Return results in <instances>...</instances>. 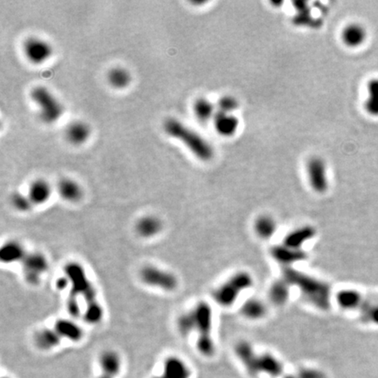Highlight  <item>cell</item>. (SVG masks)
Here are the masks:
<instances>
[{"mask_svg": "<svg viewBox=\"0 0 378 378\" xmlns=\"http://www.w3.org/2000/svg\"><path fill=\"white\" fill-rule=\"evenodd\" d=\"M164 130L170 137L182 142L201 160L208 161L213 158V148L206 141V139L178 119H166L164 123Z\"/></svg>", "mask_w": 378, "mask_h": 378, "instance_id": "3957f363", "label": "cell"}, {"mask_svg": "<svg viewBox=\"0 0 378 378\" xmlns=\"http://www.w3.org/2000/svg\"><path fill=\"white\" fill-rule=\"evenodd\" d=\"M1 378H12V377H11V376H8V375H3V376H2V377Z\"/></svg>", "mask_w": 378, "mask_h": 378, "instance_id": "e575fe53", "label": "cell"}, {"mask_svg": "<svg viewBox=\"0 0 378 378\" xmlns=\"http://www.w3.org/2000/svg\"><path fill=\"white\" fill-rule=\"evenodd\" d=\"M293 250L294 249H291V248L287 247L285 245L284 248H275L272 251V255L274 256V258H277V260L282 262V263H285V264H290V263H293V262L302 260V258H304L303 253L299 252V251H293Z\"/></svg>", "mask_w": 378, "mask_h": 378, "instance_id": "484cf974", "label": "cell"}, {"mask_svg": "<svg viewBox=\"0 0 378 378\" xmlns=\"http://www.w3.org/2000/svg\"><path fill=\"white\" fill-rule=\"evenodd\" d=\"M62 337L53 327H42L36 331L34 336L35 346L42 351L55 349L62 344Z\"/></svg>", "mask_w": 378, "mask_h": 378, "instance_id": "9a60e30c", "label": "cell"}, {"mask_svg": "<svg viewBox=\"0 0 378 378\" xmlns=\"http://www.w3.org/2000/svg\"><path fill=\"white\" fill-rule=\"evenodd\" d=\"M194 112L196 117L202 122H207L211 117H215V108L209 100L200 98L194 103Z\"/></svg>", "mask_w": 378, "mask_h": 378, "instance_id": "d4e9b609", "label": "cell"}, {"mask_svg": "<svg viewBox=\"0 0 378 378\" xmlns=\"http://www.w3.org/2000/svg\"><path fill=\"white\" fill-rule=\"evenodd\" d=\"M285 277L286 282L299 286L302 295L309 302L320 309H327L328 307L330 292L325 283L292 270H285Z\"/></svg>", "mask_w": 378, "mask_h": 378, "instance_id": "277c9868", "label": "cell"}, {"mask_svg": "<svg viewBox=\"0 0 378 378\" xmlns=\"http://www.w3.org/2000/svg\"><path fill=\"white\" fill-rule=\"evenodd\" d=\"M361 297L359 293L352 290L341 291L338 294V302L340 306L346 309H352L359 305Z\"/></svg>", "mask_w": 378, "mask_h": 378, "instance_id": "4316f807", "label": "cell"}, {"mask_svg": "<svg viewBox=\"0 0 378 378\" xmlns=\"http://www.w3.org/2000/svg\"><path fill=\"white\" fill-rule=\"evenodd\" d=\"M90 136V128L88 124L76 121L69 124L66 130V138L75 145H80L88 140Z\"/></svg>", "mask_w": 378, "mask_h": 378, "instance_id": "44dd1931", "label": "cell"}, {"mask_svg": "<svg viewBox=\"0 0 378 378\" xmlns=\"http://www.w3.org/2000/svg\"><path fill=\"white\" fill-rule=\"evenodd\" d=\"M63 274L69 285L67 310L69 315L82 318L90 325H96L103 320L104 310L98 299L96 286L87 274L86 270L78 262L67 263Z\"/></svg>", "mask_w": 378, "mask_h": 378, "instance_id": "6da1fadb", "label": "cell"}, {"mask_svg": "<svg viewBox=\"0 0 378 378\" xmlns=\"http://www.w3.org/2000/svg\"><path fill=\"white\" fill-rule=\"evenodd\" d=\"M214 124L219 134L224 137H231L237 132L239 120L232 114L218 111L214 117Z\"/></svg>", "mask_w": 378, "mask_h": 378, "instance_id": "ac0fdd59", "label": "cell"}, {"mask_svg": "<svg viewBox=\"0 0 378 378\" xmlns=\"http://www.w3.org/2000/svg\"><path fill=\"white\" fill-rule=\"evenodd\" d=\"M307 174L310 185L318 193L327 188V166L322 158L313 157L307 163Z\"/></svg>", "mask_w": 378, "mask_h": 378, "instance_id": "30bf717a", "label": "cell"}, {"mask_svg": "<svg viewBox=\"0 0 378 378\" xmlns=\"http://www.w3.org/2000/svg\"><path fill=\"white\" fill-rule=\"evenodd\" d=\"M138 275L142 284L150 288L171 292L178 286L175 274L157 265H145L140 269Z\"/></svg>", "mask_w": 378, "mask_h": 378, "instance_id": "8992f818", "label": "cell"}, {"mask_svg": "<svg viewBox=\"0 0 378 378\" xmlns=\"http://www.w3.org/2000/svg\"><path fill=\"white\" fill-rule=\"evenodd\" d=\"M368 96L365 101L366 112L371 117H378V78H373L367 83Z\"/></svg>", "mask_w": 378, "mask_h": 378, "instance_id": "7402d4cb", "label": "cell"}, {"mask_svg": "<svg viewBox=\"0 0 378 378\" xmlns=\"http://www.w3.org/2000/svg\"><path fill=\"white\" fill-rule=\"evenodd\" d=\"M58 193L62 199L70 203H78L83 196L82 186L76 180L69 178L60 180Z\"/></svg>", "mask_w": 378, "mask_h": 378, "instance_id": "ffe728a7", "label": "cell"}, {"mask_svg": "<svg viewBox=\"0 0 378 378\" xmlns=\"http://www.w3.org/2000/svg\"><path fill=\"white\" fill-rule=\"evenodd\" d=\"M108 82L110 86L115 89L122 90L131 83V76L130 72L123 68H114L108 74Z\"/></svg>", "mask_w": 378, "mask_h": 378, "instance_id": "603a6c76", "label": "cell"}, {"mask_svg": "<svg viewBox=\"0 0 378 378\" xmlns=\"http://www.w3.org/2000/svg\"><path fill=\"white\" fill-rule=\"evenodd\" d=\"M314 232L311 228H303L298 231H295L286 237L285 241V245L291 249H298V248L304 244L306 240L310 239L313 237Z\"/></svg>", "mask_w": 378, "mask_h": 378, "instance_id": "cb8c5ba5", "label": "cell"}, {"mask_svg": "<svg viewBox=\"0 0 378 378\" xmlns=\"http://www.w3.org/2000/svg\"><path fill=\"white\" fill-rule=\"evenodd\" d=\"M219 111L225 113H232L238 107V102L232 96H224L221 98L218 103Z\"/></svg>", "mask_w": 378, "mask_h": 378, "instance_id": "1f68e13d", "label": "cell"}, {"mask_svg": "<svg viewBox=\"0 0 378 378\" xmlns=\"http://www.w3.org/2000/svg\"><path fill=\"white\" fill-rule=\"evenodd\" d=\"M243 312L245 316L251 319H258L264 316L265 313V306L258 300H250L244 304L243 306Z\"/></svg>", "mask_w": 378, "mask_h": 378, "instance_id": "f546056e", "label": "cell"}, {"mask_svg": "<svg viewBox=\"0 0 378 378\" xmlns=\"http://www.w3.org/2000/svg\"><path fill=\"white\" fill-rule=\"evenodd\" d=\"M251 284V280L247 274L240 273L230 279L227 283L219 287L215 292V297L218 302L228 306L234 302L239 292L247 288Z\"/></svg>", "mask_w": 378, "mask_h": 378, "instance_id": "ba28073f", "label": "cell"}, {"mask_svg": "<svg viewBox=\"0 0 378 378\" xmlns=\"http://www.w3.org/2000/svg\"><path fill=\"white\" fill-rule=\"evenodd\" d=\"M341 39L348 48H358L364 43L367 39V31L361 24L352 23L347 25L342 31Z\"/></svg>", "mask_w": 378, "mask_h": 378, "instance_id": "d6986e66", "label": "cell"}, {"mask_svg": "<svg viewBox=\"0 0 378 378\" xmlns=\"http://www.w3.org/2000/svg\"><path fill=\"white\" fill-rule=\"evenodd\" d=\"M100 373L117 378L123 368V359L119 352L115 349H105L98 357Z\"/></svg>", "mask_w": 378, "mask_h": 378, "instance_id": "8fae6325", "label": "cell"}, {"mask_svg": "<svg viewBox=\"0 0 378 378\" xmlns=\"http://www.w3.org/2000/svg\"><path fill=\"white\" fill-rule=\"evenodd\" d=\"M189 374L185 361L178 356H168L163 361L159 375L154 378H188Z\"/></svg>", "mask_w": 378, "mask_h": 378, "instance_id": "5bb4252c", "label": "cell"}, {"mask_svg": "<svg viewBox=\"0 0 378 378\" xmlns=\"http://www.w3.org/2000/svg\"><path fill=\"white\" fill-rule=\"evenodd\" d=\"M163 223L158 217L148 215L142 217L136 222L135 231L138 237L144 239H151L161 233Z\"/></svg>", "mask_w": 378, "mask_h": 378, "instance_id": "4fadbf2b", "label": "cell"}, {"mask_svg": "<svg viewBox=\"0 0 378 378\" xmlns=\"http://www.w3.org/2000/svg\"><path fill=\"white\" fill-rule=\"evenodd\" d=\"M177 327L180 333L186 336L197 332V347L203 354H210L213 349L210 331L212 327V312L207 303L197 304L194 309L183 313L177 320Z\"/></svg>", "mask_w": 378, "mask_h": 378, "instance_id": "7a4b0ae2", "label": "cell"}, {"mask_svg": "<svg viewBox=\"0 0 378 378\" xmlns=\"http://www.w3.org/2000/svg\"><path fill=\"white\" fill-rule=\"evenodd\" d=\"M31 97L39 110L40 117L46 124H54L64 113L62 103L45 87H36L32 90Z\"/></svg>", "mask_w": 378, "mask_h": 378, "instance_id": "5b68a950", "label": "cell"}, {"mask_svg": "<svg viewBox=\"0 0 378 378\" xmlns=\"http://www.w3.org/2000/svg\"><path fill=\"white\" fill-rule=\"evenodd\" d=\"M96 378H113V377H110V376H109V375H104V374H102V373H100L99 375H97Z\"/></svg>", "mask_w": 378, "mask_h": 378, "instance_id": "836d02e7", "label": "cell"}, {"mask_svg": "<svg viewBox=\"0 0 378 378\" xmlns=\"http://www.w3.org/2000/svg\"><path fill=\"white\" fill-rule=\"evenodd\" d=\"M275 223L270 217H261L256 223V231L261 237L268 238L275 232Z\"/></svg>", "mask_w": 378, "mask_h": 378, "instance_id": "f1b7e54d", "label": "cell"}, {"mask_svg": "<svg viewBox=\"0 0 378 378\" xmlns=\"http://www.w3.org/2000/svg\"><path fill=\"white\" fill-rule=\"evenodd\" d=\"M21 266L26 281L29 285H37L48 272L49 262L41 251H32L25 257L21 262Z\"/></svg>", "mask_w": 378, "mask_h": 378, "instance_id": "52a82bcc", "label": "cell"}, {"mask_svg": "<svg viewBox=\"0 0 378 378\" xmlns=\"http://www.w3.org/2000/svg\"><path fill=\"white\" fill-rule=\"evenodd\" d=\"M369 319L374 323L378 324V307H373L369 312Z\"/></svg>", "mask_w": 378, "mask_h": 378, "instance_id": "d6a6232c", "label": "cell"}, {"mask_svg": "<svg viewBox=\"0 0 378 378\" xmlns=\"http://www.w3.org/2000/svg\"><path fill=\"white\" fill-rule=\"evenodd\" d=\"M23 244L17 240L7 241L0 250V259L3 264L11 265L14 263H21L28 254Z\"/></svg>", "mask_w": 378, "mask_h": 378, "instance_id": "2e32d148", "label": "cell"}, {"mask_svg": "<svg viewBox=\"0 0 378 378\" xmlns=\"http://www.w3.org/2000/svg\"><path fill=\"white\" fill-rule=\"evenodd\" d=\"M24 53L29 62L34 64H42L50 58L53 48L44 40L31 37L25 42Z\"/></svg>", "mask_w": 378, "mask_h": 378, "instance_id": "9c48e42d", "label": "cell"}, {"mask_svg": "<svg viewBox=\"0 0 378 378\" xmlns=\"http://www.w3.org/2000/svg\"><path fill=\"white\" fill-rule=\"evenodd\" d=\"M28 196L34 206H41L50 199L52 186L45 179H35L29 186Z\"/></svg>", "mask_w": 378, "mask_h": 378, "instance_id": "e0dca14e", "label": "cell"}, {"mask_svg": "<svg viewBox=\"0 0 378 378\" xmlns=\"http://www.w3.org/2000/svg\"><path fill=\"white\" fill-rule=\"evenodd\" d=\"M59 335L63 340H68L72 343H77L84 338V331L79 324L75 320L62 318L55 320L53 325Z\"/></svg>", "mask_w": 378, "mask_h": 378, "instance_id": "7c38bea8", "label": "cell"}, {"mask_svg": "<svg viewBox=\"0 0 378 378\" xmlns=\"http://www.w3.org/2000/svg\"><path fill=\"white\" fill-rule=\"evenodd\" d=\"M11 203L15 210L21 213L29 212L35 207L28 195H23L21 193H14L11 197Z\"/></svg>", "mask_w": 378, "mask_h": 378, "instance_id": "83f0119b", "label": "cell"}, {"mask_svg": "<svg viewBox=\"0 0 378 378\" xmlns=\"http://www.w3.org/2000/svg\"><path fill=\"white\" fill-rule=\"evenodd\" d=\"M288 297V287L287 282H279L275 284L271 290V298L272 301L276 304H282L285 302Z\"/></svg>", "mask_w": 378, "mask_h": 378, "instance_id": "4dcf8cb0", "label": "cell"}]
</instances>
